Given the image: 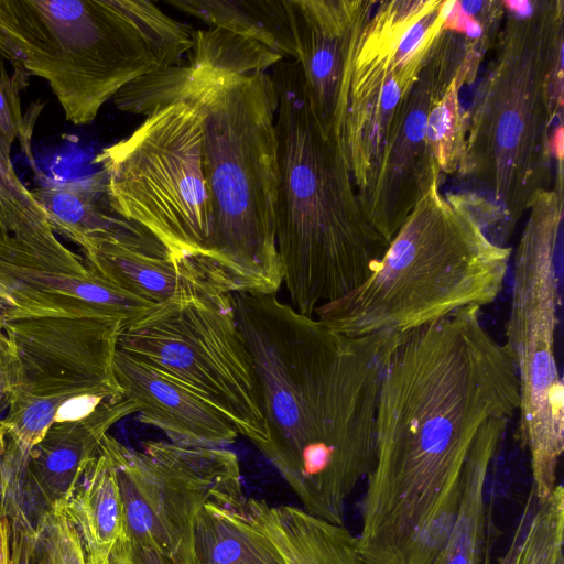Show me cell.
Listing matches in <instances>:
<instances>
[{
  "instance_id": "obj_10",
  "label": "cell",
  "mask_w": 564,
  "mask_h": 564,
  "mask_svg": "<svg viewBox=\"0 0 564 564\" xmlns=\"http://www.w3.org/2000/svg\"><path fill=\"white\" fill-rule=\"evenodd\" d=\"M113 210L153 235L173 259L200 260L212 234L203 123L185 101L160 108L93 161Z\"/></svg>"
},
{
  "instance_id": "obj_7",
  "label": "cell",
  "mask_w": 564,
  "mask_h": 564,
  "mask_svg": "<svg viewBox=\"0 0 564 564\" xmlns=\"http://www.w3.org/2000/svg\"><path fill=\"white\" fill-rule=\"evenodd\" d=\"M435 178L403 221L373 273L314 317L339 334H408L503 289L511 248L491 241L458 194Z\"/></svg>"
},
{
  "instance_id": "obj_13",
  "label": "cell",
  "mask_w": 564,
  "mask_h": 564,
  "mask_svg": "<svg viewBox=\"0 0 564 564\" xmlns=\"http://www.w3.org/2000/svg\"><path fill=\"white\" fill-rule=\"evenodd\" d=\"M117 473L123 533L174 564H196L195 529L207 505L246 500L237 455L227 448L149 441L140 449L107 434Z\"/></svg>"
},
{
  "instance_id": "obj_6",
  "label": "cell",
  "mask_w": 564,
  "mask_h": 564,
  "mask_svg": "<svg viewBox=\"0 0 564 564\" xmlns=\"http://www.w3.org/2000/svg\"><path fill=\"white\" fill-rule=\"evenodd\" d=\"M194 31L144 0H0V56L43 78L65 119L93 122L122 88L181 63Z\"/></svg>"
},
{
  "instance_id": "obj_34",
  "label": "cell",
  "mask_w": 564,
  "mask_h": 564,
  "mask_svg": "<svg viewBox=\"0 0 564 564\" xmlns=\"http://www.w3.org/2000/svg\"><path fill=\"white\" fill-rule=\"evenodd\" d=\"M10 402V382L7 370H0V416L8 411Z\"/></svg>"
},
{
  "instance_id": "obj_30",
  "label": "cell",
  "mask_w": 564,
  "mask_h": 564,
  "mask_svg": "<svg viewBox=\"0 0 564 564\" xmlns=\"http://www.w3.org/2000/svg\"><path fill=\"white\" fill-rule=\"evenodd\" d=\"M0 564H59L56 553L41 524L32 527L24 514H14L10 553Z\"/></svg>"
},
{
  "instance_id": "obj_4",
  "label": "cell",
  "mask_w": 564,
  "mask_h": 564,
  "mask_svg": "<svg viewBox=\"0 0 564 564\" xmlns=\"http://www.w3.org/2000/svg\"><path fill=\"white\" fill-rule=\"evenodd\" d=\"M507 11L466 113L456 171L462 194L500 246L534 197L552 187V131L563 124L564 2L535 1L528 14Z\"/></svg>"
},
{
  "instance_id": "obj_36",
  "label": "cell",
  "mask_w": 564,
  "mask_h": 564,
  "mask_svg": "<svg viewBox=\"0 0 564 564\" xmlns=\"http://www.w3.org/2000/svg\"><path fill=\"white\" fill-rule=\"evenodd\" d=\"M7 447V431L4 426L0 423V457L3 455ZM7 527V521L0 523V538L3 534V531Z\"/></svg>"
},
{
  "instance_id": "obj_22",
  "label": "cell",
  "mask_w": 564,
  "mask_h": 564,
  "mask_svg": "<svg viewBox=\"0 0 564 564\" xmlns=\"http://www.w3.org/2000/svg\"><path fill=\"white\" fill-rule=\"evenodd\" d=\"M61 511L79 535L86 564H110L123 533L122 501L115 465L102 446Z\"/></svg>"
},
{
  "instance_id": "obj_11",
  "label": "cell",
  "mask_w": 564,
  "mask_h": 564,
  "mask_svg": "<svg viewBox=\"0 0 564 564\" xmlns=\"http://www.w3.org/2000/svg\"><path fill=\"white\" fill-rule=\"evenodd\" d=\"M118 349L185 386L257 447L267 440L259 383L234 294L203 279L127 325Z\"/></svg>"
},
{
  "instance_id": "obj_35",
  "label": "cell",
  "mask_w": 564,
  "mask_h": 564,
  "mask_svg": "<svg viewBox=\"0 0 564 564\" xmlns=\"http://www.w3.org/2000/svg\"><path fill=\"white\" fill-rule=\"evenodd\" d=\"M12 360L11 348L4 335H0V370L6 369Z\"/></svg>"
},
{
  "instance_id": "obj_29",
  "label": "cell",
  "mask_w": 564,
  "mask_h": 564,
  "mask_svg": "<svg viewBox=\"0 0 564 564\" xmlns=\"http://www.w3.org/2000/svg\"><path fill=\"white\" fill-rule=\"evenodd\" d=\"M28 76L12 70L9 73L0 63V143L11 155V148L17 139L21 148L31 156V139L36 117L40 112L23 116L21 109V93L29 85Z\"/></svg>"
},
{
  "instance_id": "obj_2",
  "label": "cell",
  "mask_w": 564,
  "mask_h": 564,
  "mask_svg": "<svg viewBox=\"0 0 564 564\" xmlns=\"http://www.w3.org/2000/svg\"><path fill=\"white\" fill-rule=\"evenodd\" d=\"M259 383L267 440L258 447L310 514L344 524L371 470L378 397L406 334L350 337L276 294H234Z\"/></svg>"
},
{
  "instance_id": "obj_12",
  "label": "cell",
  "mask_w": 564,
  "mask_h": 564,
  "mask_svg": "<svg viewBox=\"0 0 564 564\" xmlns=\"http://www.w3.org/2000/svg\"><path fill=\"white\" fill-rule=\"evenodd\" d=\"M445 13L443 0L377 1L354 37L333 132L361 208L372 192L393 115L442 31Z\"/></svg>"
},
{
  "instance_id": "obj_1",
  "label": "cell",
  "mask_w": 564,
  "mask_h": 564,
  "mask_svg": "<svg viewBox=\"0 0 564 564\" xmlns=\"http://www.w3.org/2000/svg\"><path fill=\"white\" fill-rule=\"evenodd\" d=\"M480 310L466 306L408 333L388 360L356 536L364 564H432L482 429L518 413L514 364Z\"/></svg>"
},
{
  "instance_id": "obj_21",
  "label": "cell",
  "mask_w": 564,
  "mask_h": 564,
  "mask_svg": "<svg viewBox=\"0 0 564 564\" xmlns=\"http://www.w3.org/2000/svg\"><path fill=\"white\" fill-rule=\"evenodd\" d=\"M510 421L492 419L482 429L467 463L456 517L432 564H488L487 479Z\"/></svg>"
},
{
  "instance_id": "obj_25",
  "label": "cell",
  "mask_w": 564,
  "mask_h": 564,
  "mask_svg": "<svg viewBox=\"0 0 564 564\" xmlns=\"http://www.w3.org/2000/svg\"><path fill=\"white\" fill-rule=\"evenodd\" d=\"M165 3L210 25L253 39L283 58L294 59V43L282 1L164 0Z\"/></svg>"
},
{
  "instance_id": "obj_15",
  "label": "cell",
  "mask_w": 564,
  "mask_h": 564,
  "mask_svg": "<svg viewBox=\"0 0 564 564\" xmlns=\"http://www.w3.org/2000/svg\"><path fill=\"white\" fill-rule=\"evenodd\" d=\"M376 2L284 0L294 59L301 67L310 101L330 132L351 43Z\"/></svg>"
},
{
  "instance_id": "obj_5",
  "label": "cell",
  "mask_w": 564,
  "mask_h": 564,
  "mask_svg": "<svg viewBox=\"0 0 564 564\" xmlns=\"http://www.w3.org/2000/svg\"><path fill=\"white\" fill-rule=\"evenodd\" d=\"M278 98L275 241L292 306L314 311L361 285L388 242L365 215L336 137L319 121L301 67L273 66Z\"/></svg>"
},
{
  "instance_id": "obj_9",
  "label": "cell",
  "mask_w": 564,
  "mask_h": 564,
  "mask_svg": "<svg viewBox=\"0 0 564 564\" xmlns=\"http://www.w3.org/2000/svg\"><path fill=\"white\" fill-rule=\"evenodd\" d=\"M122 318L32 316L0 313L12 360L4 456L25 464L31 449L53 423L74 421L102 401L123 395L113 360Z\"/></svg>"
},
{
  "instance_id": "obj_23",
  "label": "cell",
  "mask_w": 564,
  "mask_h": 564,
  "mask_svg": "<svg viewBox=\"0 0 564 564\" xmlns=\"http://www.w3.org/2000/svg\"><path fill=\"white\" fill-rule=\"evenodd\" d=\"M31 192L53 230L79 247L90 238L137 226L111 207L101 172L84 180L46 183Z\"/></svg>"
},
{
  "instance_id": "obj_17",
  "label": "cell",
  "mask_w": 564,
  "mask_h": 564,
  "mask_svg": "<svg viewBox=\"0 0 564 564\" xmlns=\"http://www.w3.org/2000/svg\"><path fill=\"white\" fill-rule=\"evenodd\" d=\"M113 370L123 395L138 405V420L170 442L225 448L237 440V429L220 411L151 366L118 349Z\"/></svg>"
},
{
  "instance_id": "obj_27",
  "label": "cell",
  "mask_w": 564,
  "mask_h": 564,
  "mask_svg": "<svg viewBox=\"0 0 564 564\" xmlns=\"http://www.w3.org/2000/svg\"><path fill=\"white\" fill-rule=\"evenodd\" d=\"M470 82L466 76L454 78L429 115L426 139L441 175L455 173L463 155L467 112L460 106L459 90Z\"/></svg>"
},
{
  "instance_id": "obj_8",
  "label": "cell",
  "mask_w": 564,
  "mask_h": 564,
  "mask_svg": "<svg viewBox=\"0 0 564 564\" xmlns=\"http://www.w3.org/2000/svg\"><path fill=\"white\" fill-rule=\"evenodd\" d=\"M513 257L503 344L519 382V437L529 453L538 502L558 485L564 451V384L556 359L563 242V181L540 192Z\"/></svg>"
},
{
  "instance_id": "obj_16",
  "label": "cell",
  "mask_w": 564,
  "mask_h": 564,
  "mask_svg": "<svg viewBox=\"0 0 564 564\" xmlns=\"http://www.w3.org/2000/svg\"><path fill=\"white\" fill-rule=\"evenodd\" d=\"M154 305L123 291L89 268L85 272H69L0 261V313L3 314L101 315L122 318L129 325Z\"/></svg>"
},
{
  "instance_id": "obj_19",
  "label": "cell",
  "mask_w": 564,
  "mask_h": 564,
  "mask_svg": "<svg viewBox=\"0 0 564 564\" xmlns=\"http://www.w3.org/2000/svg\"><path fill=\"white\" fill-rule=\"evenodd\" d=\"M87 267L123 291L162 304L208 278L191 259H173L148 230L137 225L101 235L80 246Z\"/></svg>"
},
{
  "instance_id": "obj_20",
  "label": "cell",
  "mask_w": 564,
  "mask_h": 564,
  "mask_svg": "<svg viewBox=\"0 0 564 564\" xmlns=\"http://www.w3.org/2000/svg\"><path fill=\"white\" fill-rule=\"evenodd\" d=\"M252 523L272 544L284 564H364L357 539L344 524H335L304 509L247 498Z\"/></svg>"
},
{
  "instance_id": "obj_28",
  "label": "cell",
  "mask_w": 564,
  "mask_h": 564,
  "mask_svg": "<svg viewBox=\"0 0 564 564\" xmlns=\"http://www.w3.org/2000/svg\"><path fill=\"white\" fill-rule=\"evenodd\" d=\"M564 490L557 485L538 502L517 564H563Z\"/></svg>"
},
{
  "instance_id": "obj_32",
  "label": "cell",
  "mask_w": 564,
  "mask_h": 564,
  "mask_svg": "<svg viewBox=\"0 0 564 564\" xmlns=\"http://www.w3.org/2000/svg\"><path fill=\"white\" fill-rule=\"evenodd\" d=\"M110 564H174L165 556L121 535L110 555Z\"/></svg>"
},
{
  "instance_id": "obj_31",
  "label": "cell",
  "mask_w": 564,
  "mask_h": 564,
  "mask_svg": "<svg viewBox=\"0 0 564 564\" xmlns=\"http://www.w3.org/2000/svg\"><path fill=\"white\" fill-rule=\"evenodd\" d=\"M41 524L59 564H86L79 535L63 511L47 512Z\"/></svg>"
},
{
  "instance_id": "obj_33",
  "label": "cell",
  "mask_w": 564,
  "mask_h": 564,
  "mask_svg": "<svg viewBox=\"0 0 564 564\" xmlns=\"http://www.w3.org/2000/svg\"><path fill=\"white\" fill-rule=\"evenodd\" d=\"M536 506V499L534 497L533 490L531 489L528 499L525 501V505L523 507L521 517L518 521L517 528L514 530V533L512 535L511 542L506 550L503 556H501L497 564H517L518 558L520 556L523 541L525 538V534L529 529L530 520L532 517V513L534 511V508Z\"/></svg>"
},
{
  "instance_id": "obj_18",
  "label": "cell",
  "mask_w": 564,
  "mask_h": 564,
  "mask_svg": "<svg viewBox=\"0 0 564 564\" xmlns=\"http://www.w3.org/2000/svg\"><path fill=\"white\" fill-rule=\"evenodd\" d=\"M137 411L134 402L119 395L106 399L84 417L48 427L31 449L21 475L47 512L63 509L98 455L110 427Z\"/></svg>"
},
{
  "instance_id": "obj_37",
  "label": "cell",
  "mask_w": 564,
  "mask_h": 564,
  "mask_svg": "<svg viewBox=\"0 0 564 564\" xmlns=\"http://www.w3.org/2000/svg\"><path fill=\"white\" fill-rule=\"evenodd\" d=\"M0 335H4L1 329H0Z\"/></svg>"
},
{
  "instance_id": "obj_24",
  "label": "cell",
  "mask_w": 564,
  "mask_h": 564,
  "mask_svg": "<svg viewBox=\"0 0 564 564\" xmlns=\"http://www.w3.org/2000/svg\"><path fill=\"white\" fill-rule=\"evenodd\" d=\"M67 252L0 143V258Z\"/></svg>"
},
{
  "instance_id": "obj_14",
  "label": "cell",
  "mask_w": 564,
  "mask_h": 564,
  "mask_svg": "<svg viewBox=\"0 0 564 564\" xmlns=\"http://www.w3.org/2000/svg\"><path fill=\"white\" fill-rule=\"evenodd\" d=\"M484 54L485 50L477 42L442 29L419 76L398 106L386 137L372 192L362 208L388 242L433 181L441 178L426 139L432 108L454 78L474 79Z\"/></svg>"
},
{
  "instance_id": "obj_3",
  "label": "cell",
  "mask_w": 564,
  "mask_h": 564,
  "mask_svg": "<svg viewBox=\"0 0 564 564\" xmlns=\"http://www.w3.org/2000/svg\"><path fill=\"white\" fill-rule=\"evenodd\" d=\"M177 101L192 105L203 123L212 234L197 264L231 294H276L283 273L274 227L279 159L272 76L180 63L134 80L121 95L127 112L145 117Z\"/></svg>"
},
{
  "instance_id": "obj_26",
  "label": "cell",
  "mask_w": 564,
  "mask_h": 564,
  "mask_svg": "<svg viewBox=\"0 0 564 564\" xmlns=\"http://www.w3.org/2000/svg\"><path fill=\"white\" fill-rule=\"evenodd\" d=\"M188 58L197 68L225 74L265 72L284 59L264 44L220 28L194 31Z\"/></svg>"
}]
</instances>
